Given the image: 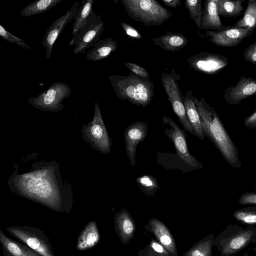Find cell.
<instances>
[{
    "instance_id": "e575fe53",
    "label": "cell",
    "mask_w": 256,
    "mask_h": 256,
    "mask_svg": "<svg viewBox=\"0 0 256 256\" xmlns=\"http://www.w3.org/2000/svg\"><path fill=\"white\" fill-rule=\"evenodd\" d=\"M120 25L125 33L130 37L136 40H140L142 36L135 28L124 22H122Z\"/></svg>"
},
{
    "instance_id": "4316f807",
    "label": "cell",
    "mask_w": 256,
    "mask_h": 256,
    "mask_svg": "<svg viewBox=\"0 0 256 256\" xmlns=\"http://www.w3.org/2000/svg\"><path fill=\"white\" fill-rule=\"evenodd\" d=\"M136 182L140 190L147 196H153L160 189L158 180L150 174H144L136 178Z\"/></svg>"
},
{
    "instance_id": "277c9868",
    "label": "cell",
    "mask_w": 256,
    "mask_h": 256,
    "mask_svg": "<svg viewBox=\"0 0 256 256\" xmlns=\"http://www.w3.org/2000/svg\"><path fill=\"white\" fill-rule=\"evenodd\" d=\"M256 234V228L252 226L246 228L238 226L228 227L216 240L221 256L236 254L251 242Z\"/></svg>"
},
{
    "instance_id": "d6986e66",
    "label": "cell",
    "mask_w": 256,
    "mask_h": 256,
    "mask_svg": "<svg viewBox=\"0 0 256 256\" xmlns=\"http://www.w3.org/2000/svg\"><path fill=\"white\" fill-rule=\"evenodd\" d=\"M100 240L97 222L94 220L88 222L80 233L76 241V249L80 251L92 248Z\"/></svg>"
},
{
    "instance_id": "603a6c76",
    "label": "cell",
    "mask_w": 256,
    "mask_h": 256,
    "mask_svg": "<svg viewBox=\"0 0 256 256\" xmlns=\"http://www.w3.org/2000/svg\"><path fill=\"white\" fill-rule=\"evenodd\" d=\"M94 2V0H84L81 2L74 19L72 38L74 37L86 24L88 18L93 10Z\"/></svg>"
},
{
    "instance_id": "e0dca14e",
    "label": "cell",
    "mask_w": 256,
    "mask_h": 256,
    "mask_svg": "<svg viewBox=\"0 0 256 256\" xmlns=\"http://www.w3.org/2000/svg\"><path fill=\"white\" fill-rule=\"evenodd\" d=\"M0 242L4 256H42L26 245L8 237L1 230Z\"/></svg>"
},
{
    "instance_id": "2e32d148",
    "label": "cell",
    "mask_w": 256,
    "mask_h": 256,
    "mask_svg": "<svg viewBox=\"0 0 256 256\" xmlns=\"http://www.w3.org/2000/svg\"><path fill=\"white\" fill-rule=\"evenodd\" d=\"M226 26L221 22L218 12V0H206L202 16V29L214 31L222 30Z\"/></svg>"
},
{
    "instance_id": "8992f818",
    "label": "cell",
    "mask_w": 256,
    "mask_h": 256,
    "mask_svg": "<svg viewBox=\"0 0 256 256\" xmlns=\"http://www.w3.org/2000/svg\"><path fill=\"white\" fill-rule=\"evenodd\" d=\"M104 30V24L100 14L93 10L86 24L78 33L70 40L69 46H75L73 50L74 54H84L86 50L92 48L98 40Z\"/></svg>"
},
{
    "instance_id": "7402d4cb",
    "label": "cell",
    "mask_w": 256,
    "mask_h": 256,
    "mask_svg": "<svg viewBox=\"0 0 256 256\" xmlns=\"http://www.w3.org/2000/svg\"><path fill=\"white\" fill-rule=\"evenodd\" d=\"M114 224L116 231L122 241L126 242L132 237L134 225L130 215L126 209L116 214Z\"/></svg>"
},
{
    "instance_id": "f546056e",
    "label": "cell",
    "mask_w": 256,
    "mask_h": 256,
    "mask_svg": "<svg viewBox=\"0 0 256 256\" xmlns=\"http://www.w3.org/2000/svg\"><path fill=\"white\" fill-rule=\"evenodd\" d=\"M212 240L201 241L187 252L184 256H210Z\"/></svg>"
},
{
    "instance_id": "9a60e30c",
    "label": "cell",
    "mask_w": 256,
    "mask_h": 256,
    "mask_svg": "<svg viewBox=\"0 0 256 256\" xmlns=\"http://www.w3.org/2000/svg\"><path fill=\"white\" fill-rule=\"evenodd\" d=\"M182 101L189 122L194 133V136L200 140L204 139L199 114L196 108L198 100L192 94V90H188L182 96Z\"/></svg>"
},
{
    "instance_id": "d6a6232c",
    "label": "cell",
    "mask_w": 256,
    "mask_h": 256,
    "mask_svg": "<svg viewBox=\"0 0 256 256\" xmlns=\"http://www.w3.org/2000/svg\"><path fill=\"white\" fill-rule=\"evenodd\" d=\"M243 56L246 61L256 64V42L250 44L245 50Z\"/></svg>"
},
{
    "instance_id": "44dd1931",
    "label": "cell",
    "mask_w": 256,
    "mask_h": 256,
    "mask_svg": "<svg viewBox=\"0 0 256 256\" xmlns=\"http://www.w3.org/2000/svg\"><path fill=\"white\" fill-rule=\"evenodd\" d=\"M150 229L160 244L170 253L176 254V244L167 227L159 220L152 218L150 221Z\"/></svg>"
},
{
    "instance_id": "6da1fadb",
    "label": "cell",
    "mask_w": 256,
    "mask_h": 256,
    "mask_svg": "<svg viewBox=\"0 0 256 256\" xmlns=\"http://www.w3.org/2000/svg\"><path fill=\"white\" fill-rule=\"evenodd\" d=\"M196 108L204 136L214 144L232 167L240 168L242 164L238 150L214 108L202 98L197 100Z\"/></svg>"
},
{
    "instance_id": "3957f363",
    "label": "cell",
    "mask_w": 256,
    "mask_h": 256,
    "mask_svg": "<svg viewBox=\"0 0 256 256\" xmlns=\"http://www.w3.org/2000/svg\"><path fill=\"white\" fill-rule=\"evenodd\" d=\"M130 18L146 26L160 25L172 16V12L155 0H122Z\"/></svg>"
},
{
    "instance_id": "9c48e42d",
    "label": "cell",
    "mask_w": 256,
    "mask_h": 256,
    "mask_svg": "<svg viewBox=\"0 0 256 256\" xmlns=\"http://www.w3.org/2000/svg\"><path fill=\"white\" fill-rule=\"evenodd\" d=\"M160 80L173 111L184 130L194 136L188 120L182 96L174 76L172 74L162 73L160 76Z\"/></svg>"
},
{
    "instance_id": "d4e9b609",
    "label": "cell",
    "mask_w": 256,
    "mask_h": 256,
    "mask_svg": "<svg viewBox=\"0 0 256 256\" xmlns=\"http://www.w3.org/2000/svg\"><path fill=\"white\" fill-rule=\"evenodd\" d=\"M243 0H218V12L220 16L232 17L241 14L244 8Z\"/></svg>"
},
{
    "instance_id": "30bf717a",
    "label": "cell",
    "mask_w": 256,
    "mask_h": 256,
    "mask_svg": "<svg viewBox=\"0 0 256 256\" xmlns=\"http://www.w3.org/2000/svg\"><path fill=\"white\" fill-rule=\"evenodd\" d=\"M190 66L194 70L208 74H216L226 68L229 64L224 56L200 52L187 59Z\"/></svg>"
},
{
    "instance_id": "ac0fdd59",
    "label": "cell",
    "mask_w": 256,
    "mask_h": 256,
    "mask_svg": "<svg viewBox=\"0 0 256 256\" xmlns=\"http://www.w3.org/2000/svg\"><path fill=\"white\" fill-rule=\"evenodd\" d=\"M154 44L172 52L180 51L188 40L182 34L167 32L166 34L151 38Z\"/></svg>"
},
{
    "instance_id": "ab89813d",
    "label": "cell",
    "mask_w": 256,
    "mask_h": 256,
    "mask_svg": "<svg viewBox=\"0 0 256 256\" xmlns=\"http://www.w3.org/2000/svg\"><path fill=\"white\" fill-rule=\"evenodd\" d=\"M256 178V184L254 186V188L256 189V178Z\"/></svg>"
},
{
    "instance_id": "7c38bea8",
    "label": "cell",
    "mask_w": 256,
    "mask_h": 256,
    "mask_svg": "<svg viewBox=\"0 0 256 256\" xmlns=\"http://www.w3.org/2000/svg\"><path fill=\"white\" fill-rule=\"evenodd\" d=\"M80 3V1H76L70 10L56 20L47 29L42 42L43 46L46 49V58L47 60L52 56V48L58 36L65 26L74 19Z\"/></svg>"
},
{
    "instance_id": "ba28073f",
    "label": "cell",
    "mask_w": 256,
    "mask_h": 256,
    "mask_svg": "<svg viewBox=\"0 0 256 256\" xmlns=\"http://www.w3.org/2000/svg\"><path fill=\"white\" fill-rule=\"evenodd\" d=\"M164 124H168L170 128H165L164 132L172 142L178 158L192 170L203 168V164L192 156L188 151L186 140V135L182 130L170 118L164 116L162 118Z\"/></svg>"
},
{
    "instance_id": "cb8c5ba5",
    "label": "cell",
    "mask_w": 256,
    "mask_h": 256,
    "mask_svg": "<svg viewBox=\"0 0 256 256\" xmlns=\"http://www.w3.org/2000/svg\"><path fill=\"white\" fill-rule=\"evenodd\" d=\"M63 0H37L28 4L20 12V16L28 17L40 14L52 8Z\"/></svg>"
},
{
    "instance_id": "f1b7e54d",
    "label": "cell",
    "mask_w": 256,
    "mask_h": 256,
    "mask_svg": "<svg viewBox=\"0 0 256 256\" xmlns=\"http://www.w3.org/2000/svg\"><path fill=\"white\" fill-rule=\"evenodd\" d=\"M186 8L188 10L190 18L199 29H202V0H186L184 2Z\"/></svg>"
},
{
    "instance_id": "8fae6325",
    "label": "cell",
    "mask_w": 256,
    "mask_h": 256,
    "mask_svg": "<svg viewBox=\"0 0 256 256\" xmlns=\"http://www.w3.org/2000/svg\"><path fill=\"white\" fill-rule=\"evenodd\" d=\"M254 30L226 26L218 31L206 30L205 36L210 37L208 40L214 44L222 47H233L238 46L245 38L250 36Z\"/></svg>"
},
{
    "instance_id": "ffe728a7",
    "label": "cell",
    "mask_w": 256,
    "mask_h": 256,
    "mask_svg": "<svg viewBox=\"0 0 256 256\" xmlns=\"http://www.w3.org/2000/svg\"><path fill=\"white\" fill-rule=\"evenodd\" d=\"M118 46V42L112 38L100 40L91 48L85 58L88 60L94 62L104 60L115 51Z\"/></svg>"
},
{
    "instance_id": "d590c367",
    "label": "cell",
    "mask_w": 256,
    "mask_h": 256,
    "mask_svg": "<svg viewBox=\"0 0 256 256\" xmlns=\"http://www.w3.org/2000/svg\"><path fill=\"white\" fill-rule=\"evenodd\" d=\"M244 124L248 128L256 129V111L245 118Z\"/></svg>"
},
{
    "instance_id": "74e56055",
    "label": "cell",
    "mask_w": 256,
    "mask_h": 256,
    "mask_svg": "<svg viewBox=\"0 0 256 256\" xmlns=\"http://www.w3.org/2000/svg\"><path fill=\"white\" fill-rule=\"evenodd\" d=\"M162 2L166 6L172 8H176L182 4L180 0H162Z\"/></svg>"
},
{
    "instance_id": "5bb4252c",
    "label": "cell",
    "mask_w": 256,
    "mask_h": 256,
    "mask_svg": "<svg viewBox=\"0 0 256 256\" xmlns=\"http://www.w3.org/2000/svg\"><path fill=\"white\" fill-rule=\"evenodd\" d=\"M256 95V80L242 76L234 86L224 91L223 96L229 105H236L242 100Z\"/></svg>"
},
{
    "instance_id": "4dcf8cb0",
    "label": "cell",
    "mask_w": 256,
    "mask_h": 256,
    "mask_svg": "<svg viewBox=\"0 0 256 256\" xmlns=\"http://www.w3.org/2000/svg\"><path fill=\"white\" fill-rule=\"evenodd\" d=\"M0 36L4 40L18 45L26 49H31L23 40L14 36L8 31L2 25H0Z\"/></svg>"
},
{
    "instance_id": "f35d334b",
    "label": "cell",
    "mask_w": 256,
    "mask_h": 256,
    "mask_svg": "<svg viewBox=\"0 0 256 256\" xmlns=\"http://www.w3.org/2000/svg\"><path fill=\"white\" fill-rule=\"evenodd\" d=\"M251 242H252V243H256V234L254 236V238H253ZM254 251H256V245L255 247L254 248Z\"/></svg>"
},
{
    "instance_id": "5b68a950",
    "label": "cell",
    "mask_w": 256,
    "mask_h": 256,
    "mask_svg": "<svg viewBox=\"0 0 256 256\" xmlns=\"http://www.w3.org/2000/svg\"><path fill=\"white\" fill-rule=\"evenodd\" d=\"M6 230L42 256H55L50 240L40 228L30 226H11Z\"/></svg>"
},
{
    "instance_id": "836d02e7",
    "label": "cell",
    "mask_w": 256,
    "mask_h": 256,
    "mask_svg": "<svg viewBox=\"0 0 256 256\" xmlns=\"http://www.w3.org/2000/svg\"><path fill=\"white\" fill-rule=\"evenodd\" d=\"M241 205H256V192H246L242 194L238 200Z\"/></svg>"
},
{
    "instance_id": "7a4b0ae2",
    "label": "cell",
    "mask_w": 256,
    "mask_h": 256,
    "mask_svg": "<svg viewBox=\"0 0 256 256\" xmlns=\"http://www.w3.org/2000/svg\"><path fill=\"white\" fill-rule=\"evenodd\" d=\"M108 78L120 99L144 107L153 98L154 83L150 79L140 77L132 72L127 76L110 75Z\"/></svg>"
},
{
    "instance_id": "8d00e7d4",
    "label": "cell",
    "mask_w": 256,
    "mask_h": 256,
    "mask_svg": "<svg viewBox=\"0 0 256 256\" xmlns=\"http://www.w3.org/2000/svg\"><path fill=\"white\" fill-rule=\"evenodd\" d=\"M151 246L157 252L164 254H167V252L164 248V246L156 241L153 240L151 242Z\"/></svg>"
},
{
    "instance_id": "52a82bcc",
    "label": "cell",
    "mask_w": 256,
    "mask_h": 256,
    "mask_svg": "<svg viewBox=\"0 0 256 256\" xmlns=\"http://www.w3.org/2000/svg\"><path fill=\"white\" fill-rule=\"evenodd\" d=\"M72 89L69 85L62 82L52 83L44 91L36 96H31L28 102L37 108L43 110L58 111L64 106V99L69 98Z\"/></svg>"
},
{
    "instance_id": "4fadbf2b",
    "label": "cell",
    "mask_w": 256,
    "mask_h": 256,
    "mask_svg": "<svg viewBox=\"0 0 256 256\" xmlns=\"http://www.w3.org/2000/svg\"><path fill=\"white\" fill-rule=\"evenodd\" d=\"M148 126L146 122H136L130 124L124 132L126 152L130 164H136V154L138 144L146 136Z\"/></svg>"
},
{
    "instance_id": "83f0119b",
    "label": "cell",
    "mask_w": 256,
    "mask_h": 256,
    "mask_svg": "<svg viewBox=\"0 0 256 256\" xmlns=\"http://www.w3.org/2000/svg\"><path fill=\"white\" fill-rule=\"evenodd\" d=\"M233 216L244 224L256 225V206L236 210L234 212Z\"/></svg>"
},
{
    "instance_id": "1f68e13d",
    "label": "cell",
    "mask_w": 256,
    "mask_h": 256,
    "mask_svg": "<svg viewBox=\"0 0 256 256\" xmlns=\"http://www.w3.org/2000/svg\"><path fill=\"white\" fill-rule=\"evenodd\" d=\"M124 65L136 75L144 78L150 79L148 72L140 66L131 62H126Z\"/></svg>"
},
{
    "instance_id": "484cf974",
    "label": "cell",
    "mask_w": 256,
    "mask_h": 256,
    "mask_svg": "<svg viewBox=\"0 0 256 256\" xmlns=\"http://www.w3.org/2000/svg\"><path fill=\"white\" fill-rule=\"evenodd\" d=\"M234 26L242 29L254 30L256 28V0L248 1V6L243 17Z\"/></svg>"
}]
</instances>
